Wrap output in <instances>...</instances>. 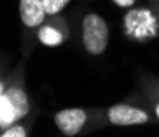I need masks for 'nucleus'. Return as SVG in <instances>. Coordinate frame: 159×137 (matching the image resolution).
<instances>
[{"instance_id": "3", "label": "nucleus", "mask_w": 159, "mask_h": 137, "mask_svg": "<svg viewBox=\"0 0 159 137\" xmlns=\"http://www.w3.org/2000/svg\"><path fill=\"white\" fill-rule=\"evenodd\" d=\"M124 33L134 41H146L156 36L157 18L149 8H133L124 15Z\"/></svg>"}, {"instance_id": "8", "label": "nucleus", "mask_w": 159, "mask_h": 137, "mask_svg": "<svg viewBox=\"0 0 159 137\" xmlns=\"http://www.w3.org/2000/svg\"><path fill=\"white\" fill-rule=\"evenodd\" d=\"M42 2H43V7H45L47 15L48 17H55V15H58L61 10H65V7H66L71 0H42Z\"/></svg>"}, {"instance_id": "9", "label": "nucleus", "mask_w": 159, "mask_h": 137, "mask_svg": "<svg viewBox=\"0 0 159 137\" xmlns=\"http://www.w3.org/2000/svg\"><path fill=\"white\" fill-rule=\"evenodd\" d=\"M28 135V129L20 122H15V124L8 126L7 129L0 131V137H27Z\"/></svg>"}, {"instance_id": "10", "label": "nucleus", "mask_w": 159, "mask_h": 137, "mask_svg": "<svg viewBox=\"0 0 159 137\" xmlns=\"http://www.w3.org/2000/svg\"><path fill=\"white\" fill-rule=\"evenodd\" d=\"M113 3L119 8H131L136 3V0H113Z\"/></svg>"}, {"instance_id": "5", "label": "nucleus", "mask_w": 159, "mask_h": 137, "mask_svg": "<svg viewBox=\"0 0 159 137\" xmlns=\"http://www.w3.org/2000/svg\"><path fill=\"white\" fill-rule=\"evenodd\" d=\"M57 129L66 137H75L84 129L88 122V112L81 107H66L58 111L53 117Z\"/></svg>"}, {"instance_id": "7", "label": "nucleus", "mask_w": 159, "mask_h": 137, "mask_svg": "<svg viewBox=\"0 0 159 137\" xmlns=\"http://www.w3.org/2000/svg\"><path fill=\"white\" fill-rule=\"evenodd\" d=\"M37 38L43 46L55 48V46H60L65 40H66V32L61 30V28L58 25H55V23H42V25L38 27Z\"/></svg>"}, {"instance_id": "11", "label": "nucleus", "mask_w": 159, "mask_h": 137, "mask_svg": "<svg viewBox=\"0 0 159 137\" xmlns=\"http://www.w3.org/2000/svg\"><path fill=\"white\" fill-rule=\"evenodd\" d=\"M154 114H156V117H157V121H159V99L154 102Z\"/></svg>"}, {"instance_id": "12", "label": "nucleus", "mask_w": 159, "mask_h": 137, "mask_svg": "<svg viewBox=\"0 0 159 137\" xmlns=\"http://www.w3.org/2000/svg\"><path fill=\"white\" fill-rule=\"evenodd\" d=\"M5 88H7V86L3 84V79H2V78H0V94H2V92L5 91Z\"/></svg>"}, {"instance_id": "6", "label": "nucleus", "mask_w": 159, "mask_h": 137, "mask_svg": "<svg viewBox=\"0 0 159 137\" xmlns=\"http://www.w3.org/2000/svg\"><path fill=\"white\" fill-rule=\"evenodd\" d=\"M18 15L20 22L27 28H38L42 23H45L48 17L42 0H20Z\"/></svg>"}, {"instance_id": "2", "label": "nucleus", "mask_w": 159, "mask_h": 137, "mask_svg": "<svg viewBox=\"0 0 159 137\" xmlns=\"http://www.w3.org/2000/svg\"><path fill=\"white\" fill-rule=\"evenodd\" d=\"M81 43L88 55L99 56L106 51L109 43V27L99 13L89 12L81 22Z\"/></svg>"}, {"instance_id": "1", "label": "nucleus", "mask_w": 159, "mask_h": 137, "mask_svg": "<svg viewBox=\"0 0 159 137\" xmlns=\"http://www.w3.org/2000/svg\"><path fill=\"white\" fill-rule=\"evenodd\" d=\"M30 112V99L23 86L10 84L0 94V131L25 119Z\"/></svg>"}, {"instance_id": "4", "label": "nucleus", "mask_w": 159, "mask_h": 137, "mask_svg": "<svg viewBox=\"0 0 159 137\" xmlns=\"http://www.w3.org/2000/svg\"><path fill=\"white\" fill-rule=\"evenodd\" d=\"M106 121L111 126H119V127L143 126L151 121V114L139 106L119 102V104H113L108 107Z\"/></svg>"}]
</instances>
